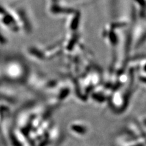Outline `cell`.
I'll return each instance as SVG.
<instances>
[{"instance_id":"6da1fadb","label":"cell","mask_w":146,"mask_h":146,"mask_svg":"<svg viewBox=\"0 0 146 146\" xmlns=\"http://www.w3.org/2000/svg\"><path fill=\"white\" fill-rule=\"evenodd\" d=\"M136 1L138 2L140 4V6L145 7V0H136Z\"/></svg>"},{"instance_id":"7a4b0ae2","label":"cell","mask_w":146,"mask_h":146,"mask_svg":"<svg viewBox=\"0 0 146 146\" xmlns=\"http://www.w3.org/2000/svg\"><path fill=\"white\" fill-rule=\"evenodd\" d=\"M58 0H52V1L54 3V4H57Z\"/></svg>"}]
</instances>
